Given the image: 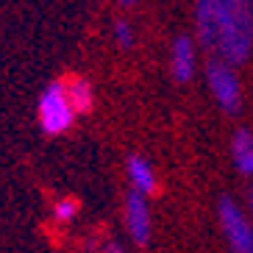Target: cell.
<instances>
[{
    "instance_id": "cell-5",
    "label": "cell",
    "mask_w": 253,
    "mask_h": 253,
    "mask_svg": "<svg viewBox=\"0 0 253 253\" xmlns=\"http://www.w3.org/2000/svg\"><path fill=\"white\" fill-rule=\"evenodd\" d=\"M126 225L136 245H148L150 242V209L145 195L136 192V189L126 198Z\"/></svg>"
},
{
    "instance_id": "cell-12",
    "label": "cell",
    "mask_w": 253,
    "mask_h": 253,
    "mask_svg": "<svg viewBox=\"0 0 253 253\" xmlns=\"http://www.w3.org/2000/svg\"><path fill=\"white\" fill-rule=\"evenodd\" d=\"M114 39H117L120 47H131L134 45V25L128 20H117L114 23Z\"/></svg>"
},
{
    "instance_id": "cell-8",
    "label": "cell",
    "mask_w": 253,
    "mask_h": 253,
    "mask_svg": "<svg viewBox=\"0 0 253 253\" xmlns=\"http://www.w3.org/2000/svg\"><path fill=\"white\" fill-rule=\"evenodd\" d=\"M128 178H131V184H134L136 192H142L145 198L148 195L156 192V172H153V167H150L148 159L142 156H131L128 159Z\"/></svg>"
},
{
    "instance_id": "cell-13",
    "label": "cell",
    "mask_w": 253,
    "mask_h": 253,
    "mask_svg": "<svg viewBox=\"0 0 253 253\" xmlns=\"http://www.w3.org/2000/svg\"><path fill=\"white\" fill-rule=\"evenodd\" d=\"M139 0H120V6H126V8H131V6H136Z\"/></svg>"
},
{
    "instance_id": "cell-4",
    "label": "cell",
    "mask_w": 253,
    "mask_h": 253,
    "mask_svg": "<svg viewBox=\"0 0 253 253\" xmlns=\"http://www.w3.org/2000/svg\"><path fill=\"white\" fill-rule=\"evenodd\" d=\"M217 217L223 225V234L228 239L231 251L237 253H253V225L248 220V214L231 198H223L217 206Z\"/></svg>"
},
{
    "instance_id": "cell-11",
    "label": "cell",
    "mask_w": 253,
    "mask_h": 253,
    "mask_svg": "<svg viewBox=\"0 0 253 253\" xmlns=\"http://www.w3.org/2000/svg\"><path fill=\"white\" fill-rule=\"evenodd\" d=\"M75 214H78V203H75L73 198H61V201L53 203V217H56L59 223H70Z\"/></svg>"
},
{
    "instance_id": "cell-9",
    "label": "cell",
    "mask_w": 253,
    "mask_h": 253,
    "mask_svg": "<svg viewBox=\"0 0 253 253\" xmlns=\"http://www.w3.org/2000/svg\"><path fill=\"white\" fill-rule=\"evenodd\" d=\"M231 159L242 175H253V134L239 128L231 139Z\"/></svg>"
},
{
    "instance_id": "cell-3",
    "label": "cell",
    "mask_w": 253,
    "mask_h": 253,
    "mask_svg": "<svg viewBox=\"0 0 253 253\" xmlns=\"http://www.w3.org/2000/svg\"><path fill=\"white\" fill-rule=\"evenodd\" d=\"M206 81H209V89H211L214 100L223 106V112L237 114L239 106H242V86H239V78L234 73V64L214 56L206 64Z\"/></svg>"
},
{
    "instance_id": "cell-14",
    "label": "cell",
    "mask_w": 253,
    "mask_h": 253,
    "mask_svg": "<svg viewBox=\"0 0 253 253\" xmlns=\"http://www.w3.org/2000/svg\"><path fill=\"white\" fill-rule=\"evenodd\" d=\"M248 206H251V214H253V192L248 195Z\"/></svg>"
},
{
    "instance_id": "cell-10",
    "label": "cell",
    "mask_w": 253,
    "mask_h": 253,
    "mask_svg": "<svg viewBox=\"0 0 253 253\" xmlns=\"http://www.w3.org/2000/svg\"><path fill=\"white\" fill-rule=\"evenodd\" d=\"M64 86H67V95H70V100H73L75 112H89L92 103H95V92H92L89 81L73 78V81H67Z\"/></svg>"
},
{
    "instance_id": "cell-6",
    "label": "cell",
    "mask_w": 253,
    "mask_h": 253,
    "mask_svg": "<svg viewBox=\"0 0 253 253\" xmlns=\"http://www.w3.org/2000/svg\"><path fill=\"white\" fill-rule=\"evenodd\" d=\"M217 28H220V0H198L195 3V31H198V42L209 53L217 50Z\"/></svg>"
},
{
    "instance_id": "cell-1",
    "label": "cell",
    "mask_w": 253,
    "mask_h": 253,
    "mask_svg": "<svg viewBox=\"0 0 253 253\" xmlns=\"http://www.w3.org/2000/svg\"><path fill=\"white\" fill-rule=\"evenodd\" d=\"M253 50V0H220V28L214 56L242 64Z\"/></svg>"
},
{
    "instance_id": "cell-2",
    "label": "cell",
    "mask_w": 253,
    "mask_h": 253,
    "mask_svg": "<svg viewBox=\"0 0 253 253\" xmlns=\"http://www.w3.org/2000/svg\"><path fill=\"white\" fill-rule=\"evenodd\" d=\"M37 114H39V126H42L45 134H64L73 126V120L78 112H75L73 100L67 95V86L61 81H56L42 92Z\"/></svg>"
},
{
    "instance_id": "cell-7",
    "label": "cell",
    "mask_w": 253,
    "mask_h": 253,
    "mask_svg": "<svg viewBox=\"0 0 253 253\" xmlns=\"http://www.w3.org/2000/svg\"><path fill=\"white\" fill-rule=\"evenodd\" d=\"M195 42L186 34L175 37L172 42V61H170V70H172V78L178 84H189L195 75Z\"/></svg>"
}]
</instances>
